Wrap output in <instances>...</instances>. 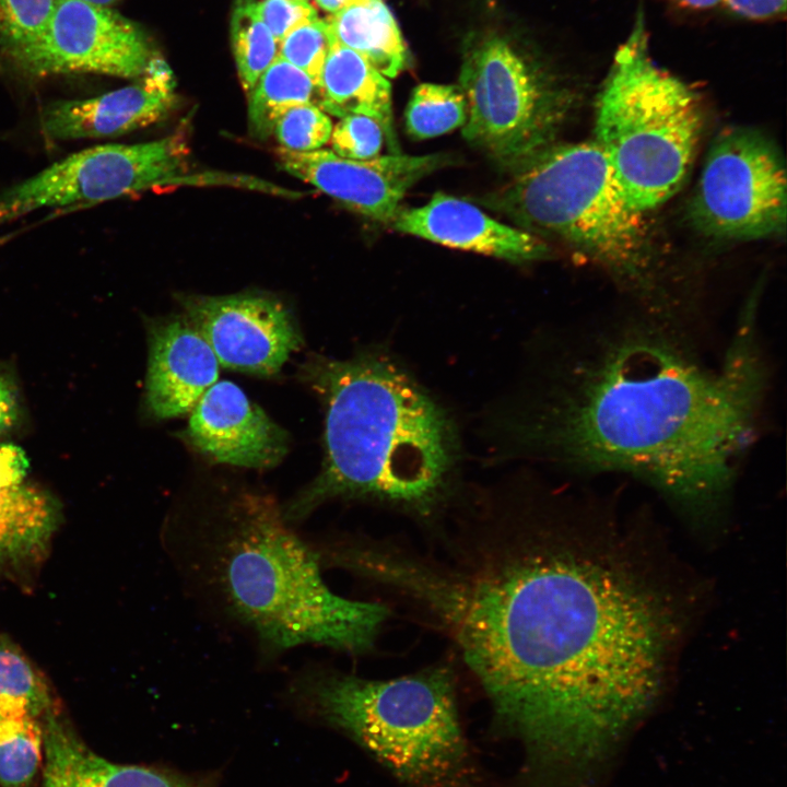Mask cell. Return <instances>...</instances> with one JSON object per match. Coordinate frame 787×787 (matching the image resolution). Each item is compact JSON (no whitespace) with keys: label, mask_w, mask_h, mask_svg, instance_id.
Returning a JSON list of instances; mask_svg holds the SVG:
<instances>
[{"label":"cell","mask_w":787,"mask_h":787,"mask_svg":"<svg viewBox=\"0 0 787 787\" xmlns=\"http://www.w3.org/2000/svg\"><path fill=\"white\" fill-rule=\"evenodd\" d=\"M460 493L424 544L381 550L373 582L453 644L538 770L596 787L655 703L676 609L532 482Z\"/></svg>","instance_id":"cell-1"},{"label":"cell","mask_w":787,"mask_h":787,"mask_svg":"<svg viewBox=\"0 0 787 787\" xmlns=\"http://www.w3.org/2000/svg\"><path fill=\"white\" fill-rule=\"evenodd\" d=\"M717 367L649 316L565 338L490 418L504 458L620 472L695 517L718 512L755 437L768 385L754 304Z\"/></svg>","instance_id":"cell-2"},{"label":"cell","mask_w":787,"mask_h":787,"mask_svg":"<svg viewBox=\"0 0 787 787\" xmlns=\"http://www.w3.org/2000/svg\"><path fill=\"white\" fill-rule=\"evenodd\" d=\"M301 376L325 412L321 469L282 508L291 525L329 501L351 500L425 526L461 488L459 430L451 413L380 346L348 359L313 354Z\"/></svg>","instance_id":"cell-3"},{"label":"cell","mask_w":787,"mask_h":787,"mask_svg":"<svg viewBox=\"0 0 787 787\" xmlns=\"http://www.w3.org/2000/svg\"><path fill=\"white\" fill-rule=\"evenodd\" d=\"M165 541L184 577L248 630L268 658L305 644L366 654L391 612L334 594L314 545L269 495L240 492Z\"/></svg>","instance_id":"cell-4"},{"label":"cell","mask_w":787,"mask_h":787,"mask_svg":"<svg viewBox=\"0 0 787 787\" xmlns=\"http://www.w3.org/2000/svg\"><path fill=\"white\" fill-rule=\"evenodd\" d=\"M292 692L404 782L446 787L463 770L467 745L446 666L388 680L308 667Z\"/></svg>","instance_id":"cell-5"},{"label":"cell","mask_w":787,"mask_h":787,"mask_svg":"<svg viewBox=\"0 0 787 787\" xmlns=\"http://www.w3.org/2000/svg\"><path fill=\"white\" fill-rule=\"evenodd\" d=\"M489 204L527 232L565 242L634 289L651 290L646 213L631 204L594 140L541 149Z\"/></svg>","instance_id":"cell-6"},{"label":"cell","mask_w":787,"mask_h":787,"mask_svg":"<svg viewBox=\"0 0 787 787\" xmlns=\"http://www.w3.org/2000/svg\"><path fill=\"white\" fill-rule=\"evenodd\" d=\"M648 44L638 13L598 94L594 130V142L643 213L680 189L703 127L698 95L653 59Z\"/></svg>","instance_id":"cell-7"},{"label":"cell","mask_w":787,"mask_h":787,"mask_svg":"<svg viewBox=\"0 0 787 787\" xmlns=\"http://www.w3.org/2000/svg\"><path fill=\"white\" fill-rule=\"evenodd\" d=\"M459 87L462 136L501 164L516 169L551 144L562 105L505 40L486 39L468 55Z\"/></svg>","instance_id":"cell-8"},{"label":"cell","mask_w":787,"mask_h":787,"mask_svg":"<svg viewBox=\"0 0 787 787\" xmlns=\"http://www.w3.org/2000/svg\"><path fill=\"white\" fill-rule=\"evenodd\" d=\"M691 220L703 234L731 240L784 235L787 181L773 141L748 127L714 139L691 199Z\"/></svg>","instance_id":"cell-9"},{"label":"cell","mask_w":787,"mask_h":787,"mask_svg":"<svg viewBox=\"0 0 787 787\" xmlns=\"http://www.w3.org/2000/svg\"><path fill=\"white\" fill-rule=\"evenodd\" d=\"M188 171L184 133L86 148L0 192V224L43 209L114 200L175 184Z\"/></svg>","instance_id":"cell-10"},{"label":"cell","mask_w":787,"mask_h":787,"mask_svg":"<svg viewBox=\"0 0 787 787\" xmlns=\"http://www.w3.org/2000/svg\"><path fill=\"white\" fill-rule=\"evenodd\" d=\"M8 56L20 72L36 78L74 73L139 78L152 61L139 25L108 7L81 0H56L39 36Z\"/></svg>","instance_id":"cell-11"},{"label":"cell","mask_w":787,"mask_h":787,"mask_svg":"<svg viewBox=\"0 0 787 787\" xmlns=\"http://www.w3.org/2000/svg\"><path fill=\"white\" fill-rule=\"evenodd\" d=\"M180 304L220 365L231 369L272 376L303 344L292 315L273 297L191 295L183 296Z\"/></svg>","instance_id":"cell-12"},{"label":"cell","mask_w":787,"mask_h":787,"mask_svg":"<svg viewBox=\"0 0 787 787\" xmlns=\"http://www.w3.org/2000/svg\"><path fill=\"white\" fill-rule=\"evenodd\" d=\"M281 167L350 209L391 223L406 192L439 164L437 155L390 153L369 160L344 158L331 150L278 151Z\"/></svg>","instance_id":"cell-13"},{"label":"cell","mask_w":787,"mask_h":787,"mask_svg":"<svg viewBox=\"0 0 787 787\" xmlns=\"http://www.w3.org/2000/svg\"><path fill=\"white\" fill-rule=\"evenodd\" d=\"M185 441L214 461L265 469L287 453V434L234 383L219 380L190 411Z\"/></svg>","instance_id":"cell-14"},{"label":"cell","mask_w":787,"mask_h":787,"mask_svg":"<svg viewBox=\"0 0 787 787\" xmlns=\"http://www.w3.org/2000/svg\"><path fill=\"white\" fill-rule=\"evenodd\" d=\"M141 81L107 93L46 105L39 115L40 131L56 141L111 138L163 119L175 95L168 70L151 61Z\"/></svg>","instance_id":"cell-15"},{"label":"cell","mask_w":787,"mask_h":787,"mask_svg":"<svg viewBox=\"0 0 787 787\" xmlns=\"http://www.w3.org/2000/svg\"><path fill=\"white\" fill-rule=\"evenodd\" d=\"M145 404L158 420L190 413L218 381L220 363L205 339L183 316L148 324Z\"/></svg>","instance_id":"cell-16"},{"label":"cell","mask_w":787,"mask_h":787,"mask_svg":"<svg viewBox=\"0 0 787 787\" xmlns=\"http://www.w3.org/2000/svg\"><path fill=\"white\" fill-rule=\"evenodd\" d=\"M391 225L401 233L443 246L513 262L548 255L547 244L535 234L506 225L472 203L441 192L424 205L400 208Z\"/></svg>","instance_id":"cell-17"},{"label":"cell","mask_w":787,"mask_h":787,"mask_svg":"<svg viewBox=\"0 0 787 787\" xmlns=\"http://www.w3.org/2000/svg\"><path fill=\"white\" fill-rule=\"evenodd\" d=\"M24 450L0 444V571L40 559L60 522V507L28 479Z\"/></svg>","instance_id":"cell-18"},{"label":"cell","mask_w":787,"mask_h":787,"mask_svg":"<svg viewBox=\"0 0 787 787\" xmlns=\"http://www.w3.org/2000/svg\"><path fill=\"white\" fill-rule=\"evenodd\" d=\"M44 717L42 787H193L158 770L110 762L84 744L51 709Z\"/></svg>","instance_id":"cell-19"},{"label":"cell","mask_w":787,"mask_h":787,"mask_svg":"<svg viewBox=\"0 0 787 787\" xmlns=\"http://www.w3.org/2000/svg\"><path fill=\"white\" fill-rule=\"evenodd\" d=\"M319 107L338 117L360 114L375 119L390 153H400L392 129L391 85L364 57L334 44L322 67Z\"/></svg>","instance_id":"cell-20"},{"label":"cell","mask_w":787,"mask_h":787,"mask_svg":"<svg viewBox=\"0 0 787 787\" xmlns=\"http://www.w3.org/2000/svg\"><path fill=\"white\" fill-rule=\"evenodd\" d=\"M326 22L334 44L356 51L383 75L395 78L407 67V47L395 17L381 0L351 5L331 14Z\"/></svg>","instance_id":"cell-21"},{"label":"cell","mask_w":787,"mask_h":787,"mask_svg":"<svg viewBox=\"0 0 787 787\" xmlns=\"http://www.w3.org/2000/svg\"><path fill=\"white\" fill-rule=\"evenodd\" d=\"M248 125L260 140L273 134L278 120L292 107L313 103L318 86L303 70L278 57L249 92Z\"/></svg>","instance_id":"cell-22"},{"label":"cell","mask_w":787,"mask_h":787,"mask_svg":"<svg viewBox=\"0 0 787 787\" xmlns=\"http://www.w3.org/2000/svg\"><path fill=\"white\" fill-rule=\"evenodd\" d=\"M43 759V726L24 712H0V785L25 787Z\"/></svg>","instance_id":"cell-23"},{"label":"cell","mask_w":787,"mask_h":787,"mask_svg":"<svg viewBox=\"0 0 787 787\" xmlns=\"http://www.w3.org/2000/svg\"><path fill=\"white\" fill-rule=\"evenodd\" d=\"M50 709L43 676L14 642L0 635V712H24L39 718Z\"/></svg>","instance_id":"cell-24"},{"label":"cell","mask_w":787,"mask_h":787,"mask_svg":"<svg viewBox=\"0 0 787 787\" xmlns=\"http://www.w3.org/2000/svg\"><path fill=\"white\" fill-rule=\"evenodd\" d=\"M231 38L239 80L244 90L250 92L279 55V43L259 17L254 0L236 2Z\"/></svg>","instance_id":"cell-25"},{"label":"cell","mask_w":787,"mask_h":787,"mask_svg":"<svg viewBox=\"0 0 787 787\" xmlns=\"http://www.w3.org/2000/svg\"><path fill=\"white\" fill-rule=\"evenodd\" d=\"M468 106L459 86L422 83L406 109V127L415 139L434 138L462 127Z\"/></svg>","instance_id":"cell-26"},{"label":"cell","mask_w":787,"mask_h":787,"mask_svg":"<svg viewBox=\"0 0 787 787\" xmlns=\"http://www.w3.org/2000/svg\"><path fill=\"white\" fill-rule=\"evenodd\" d=\"M330 117L315 103L289 109L277 122L273 134L281 149L312 152L321 149L331 137Z\"/></svg>","instance_id":"cell-27"},{"label":"cell","mask_w":787,"mask_h":787,"mask_svg":"<svg viewBox=\"0 0 787 787\" xmlns=\"http://www.w3.org/2000/svg\"><path fill=\"white\" fill-rule=\"evenodd\" d=\"M333 45L328 23L317 17L291 31L279 43L278 57L303 70L319 90L322 67Z\"/></svg>","instance_id":"cell-28"},{"label":"cell","mask_w":787,"mask_h":787,"mask_svg":"<svg viewBox=\"0 0 787 787\" xmlns=\"http://www.w3.org/2000/svg\"><path fill=\"white\" fill-rule=\"evenodd\" d=\"M56 0H0V43L9 55L34 42L45 28Z\"/></svg>","instance_id":"cell-29"},{"label":"cell","mask_w":787,"mask_h":787,"mask_svg":"<svg viewBox=\"0 0 787 787\" xmlns=\"http://www.w3.org/2000/svg\"><path fill=\"white\" fill-rule=\"evenodd\" d=\"M385 140L381 126L373 118L351 114L332 128V152L350 160H369L379 155Z\"/></svg>","instance_id":"cell-30"},{"label":"cell","mask_w":787,"mask_h":787,"mask_svg":"<svg viewBox=\"0 0 787 787\" xmlns=\"http://www.w3.org/2000/svg\"><path fill=\"white\" fill-rule=\"evenodd\" d=\"M257 12L278 43L294 28L317 19L307 0H265L257 3Z\"/></svg>","instance_id":"cell-31"},{"label":"cell","mask_w":787,"mask_h":787,"mask_svg":"<svg viewBox=\"0 0 787 787\" xmlns=\"http://www.w3.org/2000/svg\"><path fill=\"white\" fill-rule=\"evenodd\" d=\"M736 14L751 20H767L786 11V0H723Z\"/></svg>","instance_id":"cell-32"},{"label":"cell","mask_w":787,"mask_h":787,"mask_svg":"<svg viewBox=\"0 0 787 787\" xmlns=\"http://www.w3.org/2000/svg\"><path fill=\"white\" fill-rule=\"evenodd\" d=\"M17 400L12 385L0 374V436L8 433L16 423Z\"/></svg>","instance_id":"cell-33"},{"label":"cell","mask_w":787,"mask_h":787,"mask_svg":"<svg viewBox=\"0 0 787 787\" xmlns=\"http://www.w3.org/2000/svg\"><path fill=\"white\" fill-rule=\"evenodd\" d=\"M368 0H316L317 4L325 11L334 14L354 4L364 3Z\"/></svg>","instance_id":"cell-34"},{"label":"cell","mask_w":787,"mask_h":787,"mask_svg":"<svg viewBox=\"0 0 787 787\" xmlns=\"http://www.w3.org/2000/svg\"><path fill=\"white\" fill-rule=\"evenodd\" d=\"M682 7L705 10L714 8L723 2V0H673Z\"/></svg>","instance_id":"cell-35"},{"label":"cell","mask_w":787,"mask_h":787,"mask_svg":"<svg viewBox=\"0 0 787 787\" xmlns=\"http://www.w3.org/2000/svg\"><path fill=\"white\" fill-rule=\"evenodd\" d=\"M81 1L101 5V7H109L110 4L115 3L117 0H81Z\"/></svg>","instance_id":"cell-36"},{"label":"cell","mask_w":787,"mask_h":787,"mask_svg":"<svg viewBox=\"0 0 787 787\" xmlns=\"http://www.w3.org/2000/svg\"><path fill=\"white\" fill-rule=\"evenodd\" d=\"M15 234L16 233H8L4 235H0V247L9 243L15 236Z\"/></svg>","instance_id":"cell-37"}]
</instances>
